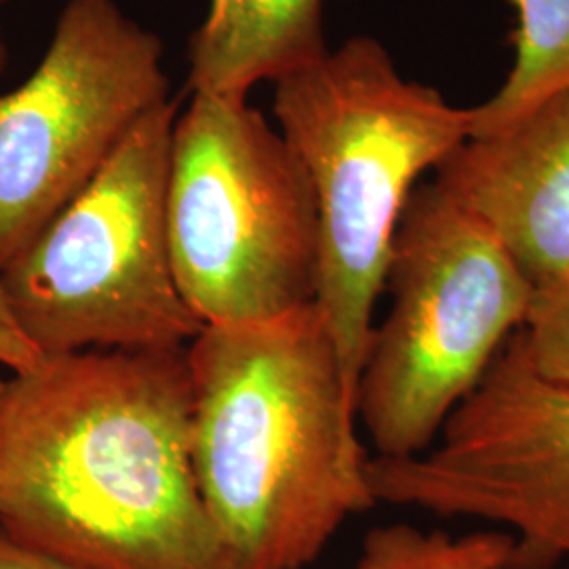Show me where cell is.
<instances>
[{
    "label": "cell",
    "instance_id": "obj_4",
    "mask_svg": "<svg viewBox=\"0 0 569 569\" xmlns=\"http://www.w3.org/2000/svg\"><path fill=\"white\" fill-rule=\"evenodd\" d=\"M357 387L376 456L430 448L453 409L526 326L536 291L509 249L437 182L418 183L397 226Z\"/></svg>",
    "mask_w": 569,
    "mask_h": 569
},
{
    "label": "cell",
    "instance_id": "obj_9",
    "mask_svg": "<svg viewBox=\"0 0 569 569\" xmlns=\"http://www.w3.org/2000/svg\"><path fill=\"white\" fill-rule=\"evenodd\" d=\"M435 182L502 241L531 279L569 272V84L470 136Z\"/></svg>",
    "mask_w": 569,
    "mask_h": 569
},
{
    "label": "cell",
    "instance_id": "obj_11",
    "mask_svg": "<svg viewBox=\"0 0 569 569\" xmlns=\"http://www.w3.org/2000/svg\"><path fill=\"white\" fill-rule=\"evenodd\" d=\"M515 11L512 66L500 89L470 108V136H481L569 84V0H507Z\"/></svg>",
    "mask_w": 569,
    "mask_h": 569
},
{
    "label": "cell",
    "instance_id": "obj_10",
    "mask_svg": "<svg viewBox=\"0 0 569 569\" xmlns=\"http://www.w3.org/2000/svg\"><path fill=\"white\" fill-rule=\"evenodd\" d=\"M323 0H211L190 41L192 93L241 96L326 56Z\"/></svg>",
    "mask_w": 569,
    "mask_h": 569
},
{
    "label": "cell",
    "instance_id": "obj_17",
    "mask_svg": "<svg viewBox=\"0 0 569 569\" xmlns=\"http://www.w3.org/2000/svg\"><path fill=\"white\" fill-rule=\"evenodd\" d=\"M2 387H4V380H0V397H2Z\"/></svg>",
    "mask_w": 569,
    "mask_h": 569
},
{
    "label": "cell",
    "instance_id": "obj_14",
    "mask_svg": "<svg viewBox=\"0 0 569 569\" xmlns=\"http://www.w3.org/2000/svg\"><path fill=\"white\" fill-rule=\"evenodd\" d=\"M44 361L37 346L21 331L0 277V366L11 373H26Z\"/></svg>",
    "mask_w": 569,
    "mask_h": 569
},
{
    "label": "cell",
    "instance_id": "obj_12",
    "mask_svg": "<svg viewBox=\"0 0 569 569\" xmlns=\"http://www.w3.org/2000/svg\"><path fill=\"white\" fill-rule=\"evenodd\" d=\"M509 531H472L449 536L441 529L390 523L371 529L352 569H507Z\"/></svg>",
    "mask_w": 569,
    "mask_h": 569
},
{
    "label": "cell",
    "instance_id": "obj_15",
    "mask_svg": "<svg viewBox=\"0 0 569 569\" xmlns=\"http://www.w3.org/2000/svg\"><path fill=\"white\" fill-rule=\"evenodd\" d=\"M0 569H81L41 550L30 549L0 531Z\"/></svg>",
    "mask_w": 569,
    "mask_h": 569
},
{
    "label": "cell",
    "instance_id": "obj_2",
    "mask_svg": "<svg viewBox=\"0 0 569 569\" xmlns=\"http://www.w3.org/2000/svg\"><path fill=\"white\" fill-rule=\"evenodd\" d=\"M197 486L232 569H305L378 502L317 302L186 346Z\"/></svg>",
    "mask_w": 569,
    "mask_h": 569
},
{
    "label": "cell",
    "instance_id": "obj_5",
    "mask_svg": "<svg viewBox=\"0 0 569 569\" xmlns=\"http://www.w3.org/2000/svg\"><path fill=\"white\" fill-rule=\"evenodd\" d=\"M178 102L138 122L91 182L0 270L42 357L183 350L203 323L186 305L167 239Z\"/></svg>",
    "mask_w": 569,
    "mask_h": 569
},
{
    "label": "cell",
    "instance_id": "obj_1",
    "mask_svg": "<svg viewBox=\"0 0 569 569\" xmlns=\"http://www.w3.org/2000/svg\"><path fill=\"white\" fill-rule=\"evenodd\" d=\"M183 350H89L11 373L0 531L81 569H232L190 453Z\"/></svg>",
    "mask_w": 569,
    "mask_h": 569
},
{
    "label": "cell",
    "instance_id": "obj_16",
    "mask_svg": "<svg viewBox=\"0 0 569 569\" xmlns=\"http://www.w3.org/2000/svg\"><path fill=\"white\" fill-rule=\"evenodd\" d=\"M4 66H7V49H4L2 37H0V72L4 70Z\"/></svg>",
    "mask_w": 569,
    "mask_h": 569
},
{
    "label": "cell",
    "instance_id": "obj_6",
    "mask_svg": "<svg viewBox=\"0 0 569 569\" xmlns=\"http://www.w3.org/2000/svg\"><path fill=\"white\" fill-rule=\"evenodd\" d=\"M167 239L183 300L203 326L258 323L315 302V190L247 98L192 93L178 117Z\"/></svg>",
    "mask_w": 569,
    "mask_h": 569
},
{
    "label": "cell",
    "instance_id": "obj_8",
    "mask_svg": "<svg viewBox=\"0 0 569 569\" xmlns=\"http://www.w3.org/2000/svg\"><path fill=\"white\" fill-rule=\"evenodd\" d=\"M167 102L161 39L112 0H68L37 70L0 96V270Z\"/></svg>",
    "mask_w": 569,
    "mask_h": 569
},
{
    "label": "cell",
    "instance_id": "obj_3",
    "mask_svg": "<svg viewBox=\"0 0 569 569\" xmlns=\"http://www.w3.org/2000/svg\"><path fill=\"white\" fill-rule=\"evenodd\" d=\"M272 108L315 190V302L357 399L397 226L420 178L470 138V108L401 77L369 37L277 79Z\"/></svg>",
    "mask_w": 569,
    "mask_h": 569
},
{
    "label": "cell",
    "instance_id": "obj_13",
    "mask_svg": "<svg viewBox=\"0 0 569 569\" xmlns=\"http://www.w3.org/2000/svg\"><path fill=\"white\" fill-rule=\"evenodd\" d=\"M521 336L538 371L569 385V272L536 287Z\"/></svg>",
    "mask_w": 569,
    "mask_h": 569
},
{
    "label": "cell",
    "instance_id": "obj_7",
    "mask_svg": "<svg viewBox=\"0 0 569 569\" xmlns=\"http://www.w3.org/2000/svg\"><path fill=\"white\" fill-rule=\"evenodd\" d=\"M367 483L376 502L507 528V569L559 568L569 561V385L538 371L519 329L437 441L369 458Z\"/></svg>",
    "mask_w": 569,
    "mask_h": 569
}]
</instances>
